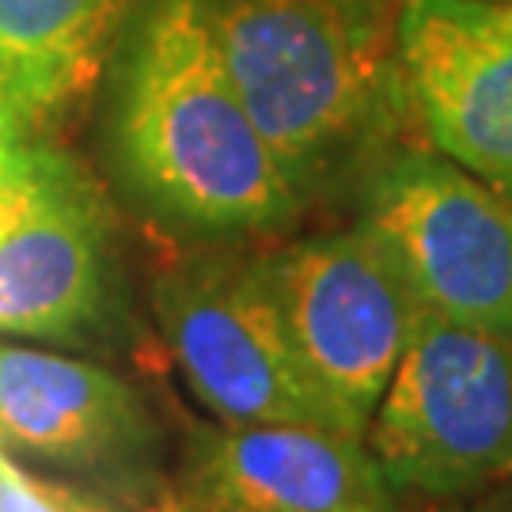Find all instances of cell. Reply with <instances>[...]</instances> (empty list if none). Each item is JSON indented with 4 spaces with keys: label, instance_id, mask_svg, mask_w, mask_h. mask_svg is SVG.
I'll return each instance as SVG.
<instances>
[{
    "label": "cell",
    "instance_id": "obj_1",
    "mask_svg": "<svg viewBox=\"0 0 512 512\" xmlns=\"http://www.w3.org/2000/svg\"><path fill=\"white\" fill-rule=\"evenodd\" d=\"M107 152L129 202L205 247L281 236L308 209L224 69L209 0H137L110 54Z\"/></svg>",
    "mask_w": 512,
    "mask_h": 512
},
{
    "label": "cell",
    "instance_id": "obj_2",
    "mask_svg": "<svg viewBox=\"0 0 512 512\" xmlns=\"http://www.w3.org/2000/svg\"><path fill=\"white\" fill-rule=\"evenodd\" d=\"M213 35L277 167L308 205L368 167L403 107L376 0H209Z\"/></svg>",
    "mask_w": 512,
    "mask_h": 512
},
{
    "label": "cell",
    "instance_id": "obj_3",
    "mask_svg": "<svg viewBox=\"0 0 512 512\" xmlns=\"http://www.w3.org/2000/svg\"><path fill=\"white\" fill-rule=\"evenodd\" d=\"M126 296L103 198L42 133L0 126V338L107 346Z\"/></svg>",
    "mask_w": 512,
    "mask_h": 512
},
{
    "label": "cell",
    "instance_id": "obj_4",
    "mask_svg": "<svg viewBox=\"0 0 512 512\" xmlns=\"http://www.w3.org/2000/svg\"><path fill=\"white\" fill-rule=\"evenodd\" d=\"M368 452L399 509L512 482V338L421 311Z\"/></svg>",
    "mask_w": 512,
    "mask_h": 512
},
{
    "label": "cell",
    "instance_id": "obj_5",
    "mask_svg": "<svg viewBox=\"0 0 512 512\" xmlns=\"http://www.w3.org/2000/svg\"><path fill=\"white\" fill-rule=\"evenodd\" d=\"M148 304L186 395L220 425L346 429L311 387L285 330L262 251L209 243L152 277Z\"/></svg>",
    "mask_w": 512,
    "mask_h": 512
},
{
    "label": "cell",
    "instance_id": "obj_6",
    "mask_svg": "<svg viewBox=\"0 0 512 512\" xmlns=\"http://www.w3.org/2000/svg\"><path fill=\"white\" fill-rule=\"evenodd\" d=\"M300 368L353 440L368 425L421 319L395 258L357 220L262 251Z\"/></svg>",
    "mask_w": 512,
    "mask_h": 512
},
{
    "label": "cell",
    "instance_id": "obj_7",
    "mask_svg": "<svg viewBox=\"0 0 512 512\" xmlns=\"http://www.w3.org/2000/svg\"><path fill=\"white\" fill-rule=\"evenodd\" d=\"M0 456L137 512L183 509L141 391L73 349L0 338Z\"/></svg>",
    "mask_w": 512,
    "mask_h": 512
},
{
    "label": "cell",
    "instance_id": "obj_8",
    "mask_svg": "<svg viewBox=\"0 0 512 512\" xmlns=\"http://www.w3.org/2000/svg\"><path fill=\"white\" fill-rule=\"evenodd\" d=\"M357 224L395 258L421 311L512 338V194L437 148H395L365 167Z\"/></svg>",
    "mask_w": 512,
    "mask_h": 512
},
{
    "label": "cell",
    "instance_id": "obj_9",
    "mask_svg": "<svg viewBox=\"0 0 512 512\" xmlns=\"http://www.w3.org/2000/svg\"><path fill=\"white\" fill-rule=\"evenodd\" d=\"M395 69L425 145L512 194V0H403Z\"/></svg>",
    "mask_w": 512,
    "mask_h": 512
},
{
    "label": "cell",
    "instance_id": "obj_10",
    "mask_svg": "<svg viewBox=\"0 0 512 512\" xmlns=\"http://www.w3.org/2000/svg\"><path fill=\"white\" fill-rule=\"evenodd\" d=\"M183 512H399L365 440L319 425L190 421Z\"/></svg>",
    "mask_w": 512,
    "mask_h": 512
},
{
    "label": "cell",
    "instance_id": "obj_11",
    "mask_svg": "<svg viewBox=\"0 0 512 512\" xmlns=\"http://www.w3.org/2000/svg\"><path fill=\"white\" fill-rule=\"evenodd\" d=\"M137 0H0V126L42 133L95 88Z\"/></svg>",
    "mask_w": 512,
    "mask_h": 512
},
{
    "label": "cell",
    "instance_id": "obj_12",
    "mask_svg": "<svg viewBox=\"0 0 512 512\" xmlns=\"http://www.w3.org/2000/svg\"><path fill=\"white\" fill-rule=\"evenodd\" d=\"M0 512H137L107 494H95L61 478L38 475L16 459L0 456ZM183 512V509H175Z\"/></svg>",
    "mask_w": 512,
    "mask_h": 512
},
{
    "label": "cell",
    "instance_id": "obj_13",
    "mask_svg": "<svg viewBox=\"0 0 512 512\" xmlns=\"http://www.w3.org/2000/svg\"><path fill=\"white\" fill-rule=\"evenodd\" d=\"M399 512H512V482H501L494 490L467 497H448V501H425V505H406Z\"/></svg>",
    "mask_w": 512,
    "mask_h": 512
}]
</instances>
